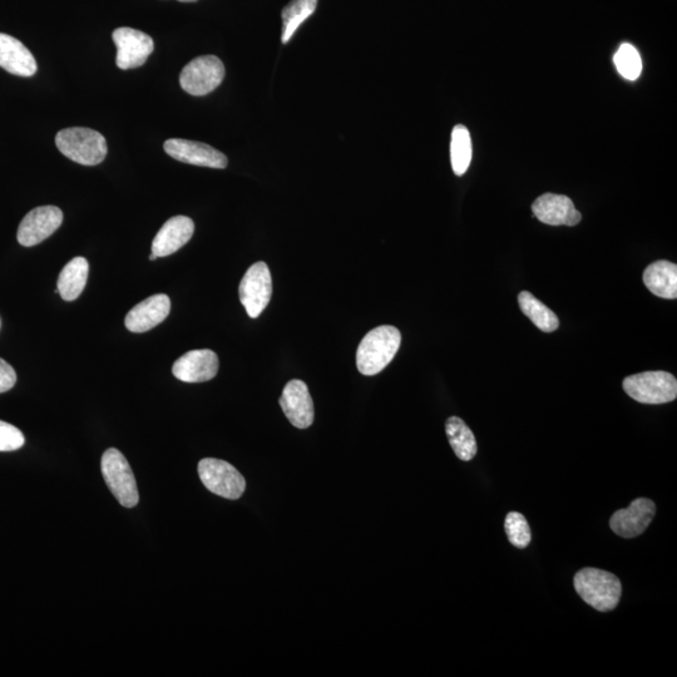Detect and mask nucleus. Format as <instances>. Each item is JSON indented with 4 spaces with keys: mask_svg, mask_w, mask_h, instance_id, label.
I'll use <instances>...</instances> for the list:
<instances>
[{
    "mask_svg": "<svg viewBox=\"0 0 677 677\" xmlns=\"http://www.w3.org/2000/svg\"><path fill=\"white\" fill-rule=\"evenodd\" d=\"M17 383V373L6 360L0 359V393H6Z\"/></svg>",
    "mask_w": 677,
    "mask_h": 677,
    "instance_id": "nucleus-28",
    "label": "nucleus"
},
{
    "mask_svg": "<svg viewBox=\"0 0 677 677\" xmlns=\"http://www.w3.org/2000/svg\"><path fill=\"white\" fill-rule=\"evenodd\" d=\"M112 38L117 47V67L123 71L143 66L155 49L153 39L137 29L118 28Z\"/></svg>",
    "mask_w": 677,
    "mask_h": 677,
    "instance_id": "nucleus-9",
    "label": "nucleus"
},
{
    "mask_svg": "<svg viewBox=\"0 0 677 677\" xmlns=\"http://www.w3.org/2000/svg\"><path fill=\"white\" fill-rule=\"evenodd\" d=\"M318 7V0H293L283 9V36L281 41L289 43L296 31L306 19L313 16Z\"/></svg>",
    "mask_w": 677,
    "mask_h": 677,
    "instance_id": "nucleus-23",
    "label": "nucleus"
},
{
    "mask_svg": "<svg viewBox=\"0 0 677 677\" xmlns=\"http://www.w3.org/2000/svg\"><path fill=\"white\" fill-rule=\"evenodd\" d=\"M402 344V334L390 325L378 326L369 331L359 344L357 367L363 375H377L388 367Z\"/></svg>",
    "mask_w": 677,
    "mask_h": 677,
    "instance_id": "nucleus-1",
    "label": "nucleus"
},
{
    "mask_svg": "<svg viewBox=\"0 0 677 677\" xmlns=\"http://www.w3.org/2000/svg\"><path fill=\"white\" fill-rule=\"evenodd\" d=\"M63 212L57 206H41L28 212L19 225L17 239L26 247L36 246L47 240L59 229Z\"/></svg>",
    "mask_w": 677,
    "mask_h": 677,
    "instance_id": "nucleus-10",
    "label": "nucleus"
},
{
    "mask_svg": "<svg viewBox=\"0 0 677 677\" xmlns=\"http://www.w3.org/2000/svg\"><path fill=\"white\" fill-rule=\"evenodd\" d=\"M518 304L522 313L537 326L538 329L545 331V333H552L560 326V320L551 309H548L542 301L538 300L528 291H522L518 295Z\"/></svg>",
    "mask_w": 677,
    "mask_h": 677,
    "instance_id": "nucleus-22",
    "label": "nucleus"
},
{
    "mask_svg": "<svg viewBox=\"0 0 677 677\" xmlns=\"http://www.w3.org/2000/svg\"><path fill=\"white\" fill-rule=\"evenodd\" d=\"M26 443L23 433L17 427L0 420V452H13Z\"/></svg>",
    "mask_w": 677,
    "mask_h": 677,
    "instance_id": "nucleus-27",
    "label": "nucleus"
},
{
    "mask_svg": "<svg viewBox=\"0 0 677 677\" xmlns=\"http://www.w3.org/2000/svg\"><path fill=\"white\" fill-rule=\"evenodd\" d=\"M168 156L175 160L200 167L224 168L229 165V160L224 153L206 143L171 138L163 145Z\"/></svg>",
    "mask_w": 677,
    "mask_h": 677,
    "instance_id": "nucleus-11",
    "label": "nucleus"
},
{
    "mask_svg": "<svg viewBox=\"0 0 677 677\" xmlns=\"http://www.w3.org/2000/svg\"><path fill=\"white\" fill-rule=\"evenodd\" d=\"M195 232L194 221L187 216H174L165 222L152 241V254L166 258L175 254L191 240Z\"/></svg>",
    "mask_w": 677,
    "mask_h": 677,
    "instance_id": "nucleus-17",
    "label": "nucleus"
},
{
    "mask_svg": "<svg viewBox=\"0 0 677 677\" xmlns=\"http://www.w3.org/2000/svg\"><path fill=\"white\" fill-rule=\"evenodd\" d=\"M655 503L651 499L637 498L631 502L629 508L620 510L612 515L611 530L622 538H634L642 535L654 520Z\"/></svg>",
    "mask_w": 677,
    "mask_h": 677,
    "instance_id": "nucleus-13",
    "label": "nucleus"
},
{
    "mask_svg": "<svg viewBox=\"0 0 677 677\" xmlns=\"http://www.w3.org/2000/svg\"><path fill=\"white\" fill-rule=\"evenodd\" d=\"M156 259H157V256L155 254H151L150 260L153 261V260H156Z\"/></svg>",
    "mask_w": 677,
    "mask_h": 677,
    "instance_id": "nucleus-30",
    "label": "nucleus"
},
{
    "mask_svg": "<svg viewBox=\"0 0 677 677\" xmlns=\"http://www.w3.org/2000/svg\"><path fill=\"white\" fill-rule=\"evenodd\" d=\"M219 365V357L212 350H192L176 360L172 373L181 382L204 383L216 377Z\"/></svg>",
    "mask_w": 677,
    "mask_h": 677,
    "instance_id": "nucleus-14",
    "label": "nucleus"
},
{
    "mask_svg": "<svg viewBox=\"0 0 677 677\" xmlns=\"http://www.w3.org/2000/svg\"><path fill=\"white\" fill-rule=\"evenodd\" d=\"M56 145L69 160L83 166L100 165L108 151L106 138L100 132L86 127H71L59 131Z\"/></svg>",
    "mask_w": 677,
    "mask_h": 677,
    "instance_id": "nucleus-3",
    "label": "nucleus"
},
{
    "mask_svg": "<svg viewBox=\"0 0 677 677\" xmlns=\"http://www.w3.org/2000/svg\"><path fill=\"white\" fill-rule=\"evenodd\" d=\"M171 311V300L165 294L150 296L135 308L131 309L125 319L126 328L132 333H146L162 321H165Z\"/></svg>",
    "mask_w": 677,
    "mask_h": 677,
    "instance_id": "nucleus-16",
    "label": "nucleus"
},
{
    "mask_svg": "<svg viewBox=\"0 0 677 677\" xmlns=\"http://www.w3.org/2000/svg\"><path fill=\"white\" fill-rule=\"evenodd\" d=\"M449 444L461 461H472L478 452L476 437L461 418L451 417L446 423Z\"/></svg>",
    "mask_w": 677,
    "mask_h": 677,
    "instance_id": "nucleus-21",
    "label": "nucleus"
},
{
    "mask_svg": "<svg viewBox=\"0 0 677 677\" xmlns=\"http://www.w3.org/2000/svg\"><path fill=\"white\" fill-rule=\"evenodd\" d=\"M614 61L617 71L622 77L629 79V81H635L639 78L642 71V62L640 54L634 46L629 43L621 44L619 51L615 54Z\"/></svg>",
    "mask_w": 677,
    "mask_h": 677,
    "instance_id": "nucleus-25",
    "label": "nucleus"
},
{
    "mask_svg": "<svg viewBox=\"0 0 677 677\" xmlns=\"http://www.w3.org/2000/svg\"><path fill=\"white\" fill-rule=\"evenodd\" d=\"M225 78V66L216 56H201L186 64L180 74L182 90L191 96L214 92Z\"/></svg>",
    "mask_w": 677,
    "mask_h": 677,
    "instance_id": "nucleus-6",
    "label": "nucleus"
},
{
    "mask_svg": "<svg viewBox=\"0 0 677 677\" xmlns=\"http://www.w3.org/2000/svg\"><path fill=\"white\" fill-rule=\"evenodd\" d=\"M88 271H90V265L81 256L69 261L59 274L56 293L66 301L78 299L86 288Z\"/></svg>",
    "mask_w": 677,
    "mask_h": 677,
    "instance_id": "nucleus-20",
    "label": "nucleus"
},
{
    "mask_svg": "<svg viewBox=\"0 0 677 677\" xmlns=\"http://www.w3.org/2000/svg\"><path fill=\"white\" fill-rule=\"evenodd\" d=\"M472 140L466 126L457 125L452 132L451 162L454 174H466L472 161Z\"/></svg>",
    "mask_w": 677,
    "mask_h": 677,
    "instance_id": "nucleus-24",
    "label": "nucleus"
},
{
    "mask_svg": "<svg viewBox=\"0 0 677 677\" xmlns=\"http://www.w3.org/2000/svg\"><path fill=\"white\" fill-rule=\"evenodd\" d=\"M627 395L642 404L670 403L677 397L674 375L666 372H645L624 380Z\"/></svg>",
    "mask_w": 677,
    "mask_h": 677,
    "instance_id": "nucleus-5",
    "label": "nucleus"
},
{
    "mask_svg": "<svg viewBox=\"0 0 677 677\" xmlns=\"http://www.w3.org/2000/svg\"><path fill=\"white\" fill-rule=\"evenodd\" d=\"M280 405L289 422L294 427L306 429L314 422V402L311 399L308 385L299 379L291 380L285 385L281 394Z\"/></svg>",
    "mask_w": 677,
    "mask_h": 677,
    "instance_id": "nucleus-12",
    "label": "nucleus"
},
{
    "mask_svg": "<svg viewBox=\"0 0 677 677\" xmlns=\"http://www.w3.org/2000/svg\"><path fill=\"white\" fill-rule=\"evenodd\" d=\"M0 67L19 77H32L38 71L36 59L17 38L0 33Z\"/></svg>",
    "mask_w": 677,
    "mask_h": 677,
    "instance_id": "nucleus-18",
    "label": "nucleus"
},
{
    "mask_svg": "<svg viewBox=\"0 0 677 677\" xmlns=\"http://www.w3.org/2000/svg\"><path fill=\"white\" fill-rule=\"evenodd\" d=\"M103 478L113 496L126 508L136 507L140 496L130 463L116 448L107 449L101 462Z\"/></svg>",
    "mask_w": 677,
    "mask_h": 677,
    "instance_id": "nucleus-4",
    "label": "nucleus"
},
{
    "mask_svg": "<svg viewBox=\"0 0 677 677\" xmlns=\"http://www.w3.org/2000/svg\"><path fill=\"white\" fill-rule=\"evenodd\" d=\"M239 295L247 315L251 319L259 318L273 295V279L269 266L265 263L252 265L241 280Z\"/></svg>",
    "mask_w": 677,
    "mask_h": 677,
    "instance_id": "nucleus-8",
    "label": "nucleus"
},
{
    "mask_svg": "<svg viewBox=\"0 0 677 677\" xmlns=\"http://www.w3.org/2000/svg\"><path fill=\"white\" fill-rule=\"evenodd\" d=\"M179 2H182V3H195V2H197V0H179Z\"/></svg>",
    "mask_w": 677,
    "mask_h": 677,
    "instance_id": "nucleus-29",
    "label": "nucleus"
},
{
    "mask_svg": "<svg viewBox=\"0 0 677 677\" xmlns=\"http://www.w3.org/2000/svg\"><path fill=\"white\" fill-rule=\"evenodd\" d=\"M533 214L543 224L551 226H576L580 224L582 215L567 196L545 194L533 202Z\"/></svg>",
    "mask_w": 677,
    "mask_h": 677,
    "instance_id": "nucleus-15",
    "label": "nucleus"
},
{
    "mask_svg": "<svg viewBox=\"0 0 677 677\" xmlns=\"http://www.w3.org/2000/svg\"><path fill=\"white\" fill-rule=\"evenodd\" d=\"M199 476L210 492L226 499H239L245 492L246 481L229 462L205 458L199 463Z\"/></svg>",
    "mask_w": 677,
    "mask_h": 677,
    "instance_id": "nucleus-7",
    "label": "nucleus"
},
{
    "mask_svg": "<svg viewBox=\"0 0 677 677\" xmlns=\"http://www.w3.org/2000/svg\"><path fill=\"white\" fill-rule=\"evenodd\" d=\"M508 540L517 548H526L531 543L532 533L526 517L518 512H510L504 522Z\"/></svg>",
    "mask_w": 677,
    "mask_h": 677,
    "instance_id": "nucleus-26",
    "label": "nucleus"
},
{
    "mask_svg": "<svg viewBox=\"0 0 677 677\" xmlns=\"http://www.w3.org/2000/svg\"><path fill=\"white\" fill-rule=\"evenodd\" d=\"M644 283L652 294L662 299L677 298V266L661 260L647 266Z\"/></svg>",
    "mask_w": 677,
    "mask_h": 677,
    "instance_id": "nucleus-19",
    "label": "nucleus"
},
{
    "mask_svg": "<svg viewBox=\"0 0 677 677\" xmlns=\"http://www.w3.org/2000/svg\"><path fill=\"white\" fill-rule=\"evenodd\" d=\"M573 585L581 599L597 611H612L619 605L622 586L619 577L614 573L597 568H583L576 573Z\"/></svg>",
    "mask_w": 677,
    "mask_h": 677,
    "instance_id": "nucleus-2",
    "label": "nucleus"
}]
</instances>
